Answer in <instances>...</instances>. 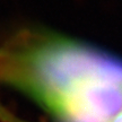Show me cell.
<instances>
[{
  "label": "cell",
  "instance_id": "1",
  "mask_svg": "<svg viewBox=\"0 0 122 122\" xmlns=\"http://www.w3.org/2000/svg\"><path fill=\"white\" fill-rule=\"evenodd\" d=\"M0 86L58 122H112L122 111V59L52 30L23 28L0 44Z\"/></svg>",
  "mask_w": 122,
  "mask_h": 122
},
{
  "label": "cell",
  "instance_id": "2",
  "mask_svg": "<svg viewBox=\"0 0 122 122\" xmlns=\"http://www.w3.org/2000/svg\"><path fill=\"white\" fill-rule=\"evenodd\" d=\"M0 122H27V121H24L22 119H19L18 117L16 115H14L13 113H10L8 111H6V113H5L4 118Z\"/></svg>",
  "mask_w": 122,
  "mask_h": 122
},
{
  "label": "cell",
  "instance_id": "3",
  "mask_svg": "<svg viewBox=\"0 0 122 122\" xmlns=\"http://www.w3.org/2000/svg\"><path fill=\"white\" fill-rule=\"evenodd\" d=\"M112 122H122V111L117 114V117L112 120Z\"/></svg>",
  "mask_w": 122,
  "mask_h": 122
},
{
  "label": "cell",
  "instance_id": "4",
  "mask_svg": "<svg viewBox=\"0 0 122 122\" xmlns=\"http://www.w3.org/2000/svg\"><path fill=\"white\" fill-rule=\"evenodd\" d=\"M5 112H6V110H4V109H1V107H0V120L2 119V117H4Z\"/></svg>",
  "mask_w": 122,
  "mask_h": 122
}]
</instances>
